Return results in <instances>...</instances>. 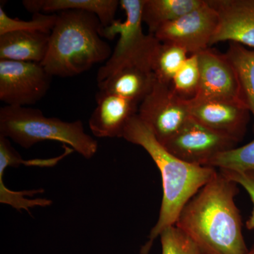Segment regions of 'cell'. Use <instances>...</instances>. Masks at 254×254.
Instances as JSON below:
<instances>
[{
	"label": "cell",
	"mask_w": 254,
	"mask_h": 254,
	"mask_svg": "<svg viewBox=\"0 0 254 254\" xmlns=\"http://www.w3.org/2000/svg\"><path fill=\"white\" fill-rule=\"evenodd\" d=\"M0 135L25 148L42 141L68 145L83 158L91 159L98 151V142L86 133L81 120L65 122L48 118L39 109L8 106L0 110Z\"/></svg>",
	"instance_id": "4"
},
{
	"label": "cell",
	"mask_w": 254,
	"mask_h": 254,
	"mask_svg": "<svg viewBox=\"0 0 254 254\" xmlns=\"http://www.w3.org/2000/svg\"><path fill=\"white\" fill-rule=\"evenodd\" d=\"M4 175L0 174V202L4 204L11 205L13 208L18 210H24L29 212V208L36 206H49L53 203L51 200L46 198H35L29 199L26 196H33L35 194H39L44 192L43 190H23V191H14L9 190L4 185Z\"/></svg>",
	"instance_id": "25"
},
{
	"label": "cell",
	"mask_w": 254,
	"mask_h": 254,
	"mask_svg": "<svg viewBox=\"0 0 254 254\" xmlns=\"http://www.w3.org/2000/svg\"><path fill=\"white\" fill-rule=\"evenodd\" d=\"M237 144L190 118L180 131L163 145L187 163L208 166L215 157L236 148Z\"/></svg>",
	"instance_id": "9"
},
{
	"label": "cell",
	"mask_w": 254,
	"mask_h": 254,
	"mask_svg": "<svg viewBox=\"0 0 254 254\" xmlns=\"http://www.w3.org/2000/svg\"><path fill=\"white\" fill-rule=\"evenodd\" d=\"M225 55L236 71L246 103L254 120V51L239 43H230Z\"/></svg>",
	"instance_id": "18"
},
{
	"label": "cell",
	"mask_w": 254,
	"mask_h": 254,
	"mask_svg": "<svg viewBox=\"0 0 254 254\" xmlns=\"http://www.w3.org/2000/svg\"><path fill=\"white\" fill-rule=\"evenodd\" d=\"M143 0H121L120 5L125 11L126 19L115 20L110 26L102 28L103 38L113 40L117 35H120V38L109 60L98 70V83L125 66L151 68L152 57L160 41L153 35L143 33Z\"/></svg>",
	"instance_id": "5"
},
{
	"label": "cell",
	"mask_w": 254,
	"mask_h": 254,
	"mask_svg": "<svg viewBox=\"0 0 254 254\" xmlns=\"http://www.w3.org/2000/svg\"><path fill=\"white\" fill-rule=\"evenodd\" d=\"M187 58L188 53L181 47L169 42H160L150 64L156 81L171 85L174 76Z\"/></svg>",
	"instance_id": "19"
},
{
	"label": "cell",
	"mask_w": 254,
	"mask_h": 254,
	"mask_svg": "<svg viewBox=\"0 0 254 254\" xmlns=\"http://www.w3.org/2000/svg\"><path fill=\"white\" fill-rule=\"evenodd\" d=\"M205 0H143L142 21L149 34L159 28L199 7Z\"/></svg>",
	"instance_id": "17"
},
{
	"label": "cell",
	"mask_w": 254,
	"mask_h": 254,
	"mask_svg": "<svg viewBox=\"0 0 254 254\" xmlns=\"http://www.w3.org/2000/svg\"><path fill=\"white\" fill-rule=\"evenodd\" d=\"M247 254H254V245L252 246V248L250 249Z\"/></svg>",
	"instance_id": "27"
},
{
	"label": "cell",
	"mask_w": 254,
	"mask_h": 254,
	"mask_svg": "<svg viewBox=\"0 0 254 254\" xmlns=\"http://www.w3.org/2000/svg\"><path fill=\"white\" fill-rule=\"evenodd\" d=\"M155 81L151 68L128 66L120 68L98 86L100 91L141 103L153 89Z\"/></svg>",
	"instance_id": "15"
},
{
	"label": "cell",
	"mask_w": 254,
	"mask_h": 254,
	"mask_svg": "<svg viewBox=\"0 0 254 254\" xmlns=\"http://www.w3.org/2000/svg\"><path fill=\"white\" fill-rule=\"evenodd\" d=\"M53 76L41 64L0 60V100L26 107L44 98Z\"/></svg>",
	"instance_id": "7"
},
{
	"label": "cell",
	"mask_w": 254,
	"mask_h": 254,
	"mask_svg": "<svg viewBox=\"0 0 254 254\" xmlns=\"http://www.w3.org/2000/svg\"><path fill=\"white\" fill-rule=\"evenodd\" d=\"M90 117V129L98 138H123L127 123L138 114L140 103L119 95L100 91Z\"/></svg>",
	"instance_id": "13"
},
{
	"label": "cell",
	"mask_w": 254,
	"mask_h": 254,
	"mask_svg": "<svg viewBox=\"0 0 254 254\" xmlns=\"http://www.w3.org/2000/svg\"><path fill=\"white\" fill-rule=\"evenodd\" d=\"M25 9L33 14L81 10L98 16L103 27H108L115 21L120 6L118 0H26L22 3Z\"/></svg>",
	"instance_id": "16"
},
{
	"label": "cell",
	"mask_w": 254,
	"mask_h": 254,
	"mask_svg": "<svg viewBox=\"0 0 254 254\" xmlns=\"http://www.w3.org/2000/svg\"><path fill=\"white\" fill-rule=\"evenodd\" d=\"M159 237L162 254H203L193 240L176 225L164 230Z\"/></svg>",
	"instance_id": "24"
},
{
	"label": "cell",
	"mask_w": 254,
	"mask_h": 254,
	"mask_svg": "<svg viewBox=\"0 0 254 254\" xmlns=\"http://www.w3.org/2000/svg\"><path fill=\"white\" fill-rule=\"evenodd\" d=\"M50 33L18 31L0 36V60L41 64L49 48Z\"/></svg>",
	"instance_id": "14"
},
{
	"label": "cell",
	"mask_w": 254,
	"mask_h": 254,
	"mask_svg": "<svg viewBox=\"0 0 254 254\" xmlns=\"http://www.w3.org/2000/svg\"><path fill=\"white\" fill-rule=\"evenodd\" d=\"M138 115L162 145L177 134L190 118L188 100L177 95L170 85L157 81L140 103Z\"/></svg>",
	"instance_id": "6"
},
{
	"label": "cell",
	"mask_w": 254,
	"mask_h": 254,
	"mask_svg": "<svg viewBox=\"0 0 254 254\" xmlns=\"http://www.w3.org/2000/svg\"><path fill=\"white\" fill-rule=\"evenodd\" d=\"M200 78L198 55H190L174 76L170 86L180 98L193 100L198 93Z\"/></svg>",
	"instance_id": "20"
},
{
	"label": "cell",
	"mask_w": 254,
	"mask_h": 254,
	"mask_svg": "<svg viewBox=\"0 0 254 254\" xmlns=\"http://www.w3.org/2000/svg\"><path fill=\"white\" fill-rule=\"evenodd\" d=\"M219 17L205 0L196 9L161 26L154 36L160 42L181 47L188 54H198L210 46L218 29Z\"/></svg>",
	"instance_id": "8"
},
{
	"label": "cell",
	"mask_w": 254,
	"mask_h": 254,
	"mask_svg": "<svg viewBox=\"0 0 254 254\" xmlns=\"http://www.w3.org/2000/svg\"><path fill=\"white\" fill-rule=\"evenodd\" d=\"M73 151L72 148L66 145L64 152L60 156L49 159L24 160L13 148L9 138L0 135V173H4L8 167L17 168L21 164L28 166L53 167Z\"/></svg>",
	"instance_id": "23"
},
{
	"label": "cell",
	"mask_w": 254,
	"mask_h": 254,
	"mask_svg": "<svg viewBox=\"0 0 254 254\" xmlns=\"http://www.w3.org/2000/svg\"><path fill=\"white\" fill-rule=\"evenodd\" d=\"M208 166L230 171H254V139L247 144L220 153Z\"/></svg>",
	"instance_id": "21"
},
{
	"label": "cell",
	"mask_w": 254,
	"mask_h": 254,
	"mask_svg": "<svg viewBox=\"0 0 254 254\" xmlns=\"http://www.w3.org/2000/svg\"><path fill=\"white\" fill-rule=\"evenodd\" d=\"M57 14L41 63L53 77H73L109 60L113 50L101 36L103 26L96 15L81 10Z\"/></svg>",
	"instance_id": "3"
},
{
	"label": "cell",
	"mask_w": 254,
	"mask_h": 254,
	"mask_svg": "<svg viewBox=\"0 0 254 254\" xmlns=\"http://www.w3.org/2000/svg\"><path fill=\"white\" fill-rule=\"evenodd\" d=\"M219 17L210 46L230 41L254 48V0H206Z\"/></svg>",
	"instance_id": "12"
},
{
	"label": "cell",
	"mask_w": 254,
	"mask_h": 254,
	"mask_svg": "<svg viewBox=\"0 0 254 254\" xmlns=\"http://www.w3.org/2000/svg\"><path fill=\"white\" fill-rule=\"evenodd\" d=\"M57 14L36 13L29 21L10 17L5 12L2 4L0 6V36L9 32L41 31L50 33L56 22Z\"/></svg>",
	"instance_id": "22"
},
{
	"label": "cell",
	"mask_w": 254,
	"mask_h": 254,
	"mask_svg": "<svg viewBox=\"0 0 254 254\" xmlns=\"http://www.w3.org/2000/svg\"><path fill=\"white\" fill-rule=\"evenodd\" d=\"M238 185L220 172L182 209L175 225L203 254H247L240 210Z\"/></svg>",
	"instance_id": "1"
},
{
	"label": "cell",
	"mask_w": 254,
	"mask_h": 254,
	"mask_svg": "<svg viewBox=\"0 0 254 254\" xmlns=\"http://www.w3.org/2000/svg\"><path fill=\"white\" fill-rule=\"evenodd\" d=\"M197 55L200 84L196 96L193 100H227L246 103L236 71L225 54H220L208 48Z\"/></svg>",
	"instance_id": "10"
},
{
	"label": "cell",
	"mask_w": 254,
	"mask_h": 254,
	"mask_svg": "<svg viewBox=\"0 0 254 254\" xmlns=\"http://www.w3.org/2000/svg\"><path fill=\"white\" fill-rule=\"evenodd\" d=\"M188 101L190 118L237 143L242 141L251 113L245 103L227 100Z\"/></svg>",
	"instance_id": "11"
},
{
	"label": "cell",
	"mask_w": 254,
	"mask_h": 254,
	"mask_svg": "<svg viewBox=\"0 0 254 254\" xmlns=\"http://www.w3.org/2000/svg\"><path fill=\"white\" fill-rule=\"evenodd\" d=\"M123 138L142 147L158 167L163 181V195L158 220L152 228L141 254H149L155 240L165 229L176 224L182 209L218 174L216 169L192 165L168 151L138 114L127 123Z\"/></svg>",
	"instance_id": "2"
},
{
	"label": "cell",
	"mask_w": 254,
	"mask_h": 254,
	"mask_svg": "<svg viewBox=\"0 0 254 254\" xmlns=\"http://www.w3.org/2000/svg\"><path fill=\"white\" fill-rule=\"evenodd\" d=\"M219 172L229 180L236 182L237 185L243 187L250 195L253 203V210L246 225L249 230H254V171L235 172L220 170Z\"/></svg>",
	"instance_id": "26"
}]
</instances>
